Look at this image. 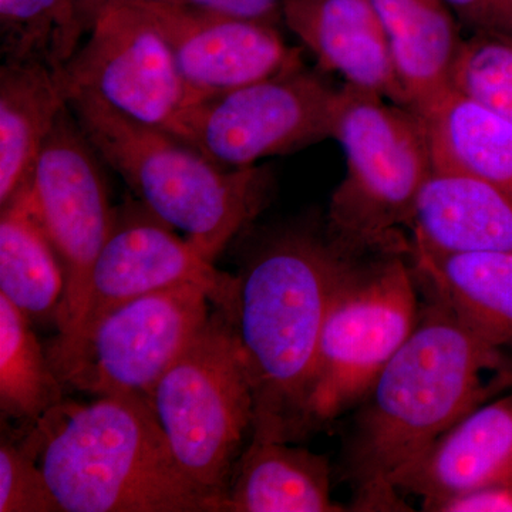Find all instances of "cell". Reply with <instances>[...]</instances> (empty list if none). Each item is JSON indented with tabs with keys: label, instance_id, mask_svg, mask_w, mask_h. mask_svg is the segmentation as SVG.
Here are the masks:
<instances>
[{
	"label": "cell",
	"instance_id": "obj_11",
	"mask_svg": "<svg viewBox=\"0 0 512 512\" xmlns=\"http://www.w3.org/2000/svg\"><path fill=\"white\" fill-rule=\"evenodd\" d=\"M97 153L69 106L20 192L55 248L64 272V293L56 325L66 332L82 308L90 274L109 238L116 210L110 205Z\"/></svg>",
	"mask_w": 512,
	"mask_h": 512
},
{
	"label": "cell",
	"instance_id": "obj_29",
	"mask_svg": "<svg viewBox=\"0 0 512 512\" xmlns=\"http://www.w3.org/2000/svg\"><path fill=\"white\" fill-rule=\"evenodd\" d=\"M433 511L441 512H512L511 487L484 488L474 493L444 501Z\"/></svg>",
	"mask_w": 512,
	"mask_h": 512
},
{
	"label": "cell",
	"instance_id": "obj_20",
	"mask_svg": "<svg viewBox=\"0 0 512 512\" xmlns=\"http://www.w3.org/2000/svg\"><path fill=\"white\" fill-rule=\"evenodd\" d=\"M417 116L434 170L471 175L512 198V121L454 89Z\"/></svg>",
	"mask_w": 512,
	"mask_h": 512
},
{
	"label": "cell",
	"instance_id": "obj_10",
	"mask_svg": "<svg viewBox=\"0 0 512 512\" xmlns=\"http://www.w3.org/2000/svg\"><path fill=\"white\" fill-rule=\"evenodd\" d=\"M339 92L301 64L195 104L180 140L222 167H254L332 138Z\"/></svg>",
	"mask_w": 512,
	"mask_h": 512
},
{
	"label": "cell",
	"instance_id": "obj_30",
	"mask_svg": "<svg viewBox=\"0 0 512 512\" xmlns=\"http://www.w3.org/2000/svg\"><path fill=\"white\" fill-rule=\"evenodd\" d=\"M111 6H130L140 9H163L180 6V0H77V15L84 32H89L94 20Z\"/></svg>",
	"mask_w": 512,
	"mask_h": 512
},
{
	"label": "cell",
	"instance_id": "obj_13",
	"mask_svg": "<svg viewBox=\"0 0 512 512\" xmlns=\"http://www.w3.org/2000/svg\"><path fill=\"white\" fill-rule=\"evenodd\" d=\"M147 10L170 45L185 86L200 103L302 64L298 50L286 45L275 25L183 6Z\"/></svg>",
	"mask_w": 512,
	"mask_h": 512
},
{
	"label": "cell",
	"instance_id": "obj_15",
	"mask_svg": "<svg viewBox=\"0 0 512 512\" xmlns=\"http://www.w3.org/2000/svg\"><path fill=\"white\" fill-rule=\"evenodd\" d=\"M282 20L320 66L345 84L407 107L370 0H286Z\"/></svg>",
	"mask_w": 512,
	"mask_h": 512
},
{
	"label": "cell",
	"instance_id": "obj_12",
	"mask_svg": "<svg viewBox=\"0 0 512 512\" xmlns=\"http://www.w3.org/2000/svg\"><path fill=\"white\" fill-rule=\"evenodd\" d=\"M200 286L214 308L237 323L239 279L215 268L187 238L157 218L143 202L117 208L116 220L94 262L82 308L49 348H62L121 303L171 286Z\"/></svg>",
	"mask_w": 512,
	"mask_h": 512
},
{
	"label": "cell",
	"instance_id": "obj_3",
	"mask_svg": "<svg viewBox=\"0 0 512 512\" xmlns=\"http://www.w3.org/2000/svg\"><path fill=\"white\" fill-rule=\"evenodd\" d=\"M32 424L28 439L64 512H224L180 466L144 397L63 400Z\"/></svg>",
	"mask_w": 512,
	"mask_h": 512
},
{
	"label": "cell",
	"instance_id": "obj_8",
	"mask_svg": "<svg viewBox=\"0 0 512 512\" xmlns=\"http://www.w3.org/2000/svg\"><path fill=\"white\" fill-rule=\"evenodd\" d=\"M210 298L184 284L121 303L62 348L47 349L64 387L148 400L161 376L210 319Z\"/></svg>",
	"mask_w": 512,
	"mask_h": 512
},
{
	"label": "cell",
	"instance_id": "obj_19",
	"mask_svg": "<svg viewBox=\"0 0 512 512\" xmlns=\"http://www.w3.org/2000/svg\"><path fill=\"white\" fill-rule=\"evenodd\" d=\"M69 99L59 72L37 60H5L0 69V207L25 190Z\"/></svg>",
	"mask_w": 512,
	"mask_h": 512
},
{
	"label": "cell",
	"instance_id": "obj_2",
	"mask_svg": "<svg viewBox=\"0 0 512 512\" xmlns=\"http://www.w3.org/2000/svg\"><path fill=\"white\" fill-rule=\"evenodd\" d=\"M356 261L326 234L291 228L266 239L242 264L235 325L254 390L251 439L292 443L308 436L320 333Z\"/></svg>",
	"mask_w": 512,
	"mask_h": 512
},
{
	"label": "cell",
	"instance_id": "obj_18",
	"mask_svg": "<svg viewBox=\"0 0 512 512\" xmlns=\"http://www.w3.org/2000/svg\"><path fill=\"white\" fill-rule=\"evenodd\" d=\"M328 457L289 441L251 439L239 456L224 512L346 511L330 494Z\"/></svg>",
	"mask_w": 512,
	"mask_h": 512
},
{
	"label": "cell",
	"instance_id": "obj_9",
	"mask_svg": "<svg viewBox=\"0 0 512 512\" xmlns=\"http://www.w3.org/2000/svg\"><path fill=\"white\" fill-rule=\"evenodd\" d=\"M59 77L67 99L92 97L128 120L177 138L200 103L185 86L170 45L147 9H104Z\"/></svg>",
	"mask_w": 512,
	"mask_h": 512
},
{
	"label": "cell",
	"instance_id": "obj_5",
	"mask_svg": "<svg viewBox=\"0 0 512 512\" xmlns=\"http://www.w3.org/2000/svg\"><path fill=\"white\" fill-rule=\"evenodd\" d=\"M332 138L346 173L330 200L326 237L350 258L400 252L397 231L412 222L429 177V141L420 117L377 94L340 89Z\"/></svg>",
	"mask_w": 512,
	"mask_h": 512
},
{
	"label": "cell",
	"instance_id": "obj_27",
	"mask_svg": "<svg viewBox=\"0 0 512 512\" xmlns=\"http://www.w3.org/2000/svg\"><path fill=\"white\" fill-rule=\"evenodd\" d=\"M461 25L512 36V0H443Z\"/></svg>",
	"mask_w": 512,
	"mask_h": 512
},
{
	"label": "cell",
	"instance_id": "obj_24",
	"mask_svg": "<svg viewBox=\"0 0 512 512\" xmlns=\"http://www.w3.org/2000/svg\"><path fill=\"white\" fill-rule=\"evenodd\" d=\"M83 33L77 0H0L5 60H37L60 72Z\"/></svg>",
	"mask_w": 512,
	"mask_h": 512
},
{
	"label": "cell",
	"instance_id": "obj_16",
	"mask_svg": "<svg viewBox=\"0 0 512 512\" xmlns=\"http://www.w3.org/2000/svg\"><path fill=\"white\" fill-rule=\"evenodd\" d=\"M410 228L413 248L433 254L512 252V198L471 175L433 168Z\"/></svg>",
	"mask_w": 512,
	"mask_h": 512
},
{
	"label": "cell",
	"instance_id": "obj_28",
	"mask_svg": "<svg viewBox=\"0 0 512 512\" xmlns=\"http://www.w3.org/2000/svg\"><path fill=\"white\" fill-rule=\"evenodd\" d=\"M286 0H180V6L205 15L278 25Z\"/></svg>",
	"mask_w": 512,
	"mask_h": 512
},
{
	"label": "cell",
	"instance_id": "obj_14",
	"mask_svg": "<svg viewBox=\"0 0 512 512\" xmlns=\"http://www.w3.org/2000/svg\"><path fill=\"white\" fill-rule=\"evenodd\" d=\"M512 485V393L488 400L451 427L393 481L426 511L493 487Z\"/></svg>",
	"mask_w": 512,
	"mask_h": 512
},
{
	"label": "cell",
	"instance_id": "obj_25",
	"mask_svg": "<svg viewBox=\"0 0 512 512\" xmlns=\"http://www.w3.org/2000/svg\"><path fill=\"white\" fill-rule=\"evenodd\" d=\"M451 89L512 121V36L476 32L463 39Z\"/></svg>",
	"mask_w": 512,
	"mask_h": 512
},
{
	"label": "cell",
	"instance_id": "obj_1",
	"mask_svg": "<svg viewBox=\"0 0 512 512\" xmlns=\"http://www.w3.org/2000/svg\"><path fill=\"white\" fill-rule=\"evenodd\" d=\"M413 332L359 404L346 448L355 511H404L393 481L458 421L512 386V356L419 279Z\"/></svg>",
	"mask_w": 512,
	"mask_h": 512
},
{
	"label": "cell",
	"instance_id": "obj_26",
	"mask_svg": "<svg viewBox=\"0 0 512 512\" xmlns=\"http://www.w3.org/2000/svg\"><path fill=\"white\" fill-rule=\"evenodd\" d=\"M0 512H64L47 483L39 454L26 437L0 444Z\"/></svg>",
	"mask_w": 512,
	"mask_h": 512
},
{
	"label": "cell",
	"instance_id": "obj_23",
	"mask_svg": "<svg viewBox=\"0 0 512 512\" xmlns=\"http://www.w3.org/2000/svg\"><path fill=\"white\" fill-rule=\"evenodd\" d=\"M63 384L30 319L0 295V410L2 417L36 423L63 402Z\"/></svg>",
	"mask_w": 512,
	"mask_h": 512
},
{
	"label": "cell",
	"instance_id": "obj_7",
	"mask_svg": "<svg viewBox=\"0 0 512 512\" xmlns=\"http://www.w3.org/2000/svg\"><path fill=\"white\" fill-rule=\"evenodd\" d=\"M400 254L359 259L336 288L320 333L309 433L359 406L413 332L420 286Z\"/></svg>",
	"mask_w": 512,
	"mask_h": 512
},
{
	"label": "cell",
	"instance_id": "obj_22",
	"mask_svg": "<svg viewBox=\"0 0 512 512\" xmlns=\"http://www.w3.org/2000/svg\"><path fill=\"white\" fill-rule=\"evenodd\" d=\"M64 272L55 248L18 195L0 212V295L30 320H57Z\"/></svg>",
	"mask_w": 512,
	"mask_h": 512
},
{
	"label": "cell",
	"instance_id": "obj_17",
	"mask_svg": "<svg viewBox=\"0 0 512 512\" xmlns=\"http://www.w3.org/2000/svg\"><path fill=\"white\" fill-rule=\"evenodd\" d=\"M389 43L407 109L421 114L451 89L458 20L443 0H370Z\"/></svg>",
	"mask_w": 512,
	"mask_h": 512
},
{
	"label": "cell",
	"instance_id": "obj_4",
	"mask_svg": "<svg viewBox=\"0 0 512 512\" xmlns=\"http://www.w3.org/2000/svg\"><path fill=\"white\" fill-rule=\"evenodd\" d=\"M69 109L100 160L212 262L268 204L271 173L264 165L222 167L180 138L128 120L92 97H70Z\"/></svg>",
	"mask_w": 512,
	"mask_h": 512
},
{
	"label": "cell",
	"instance_id": "obj_6",
	"mask_svg": "<svg viewBox=\"0 0 512 512\" xmlns=\"http://www.w3.org/2000/svg\"><path fill=\"white\" fill-rule=\"evenodd\" d=\"M147 402L185 473L224 505L254 427L247 356L227 313L215 308Z\"/></svg>",
	"mask_w": 512,
	"mask_h": 512
},
{
	"label": "cell",
	"instance_id": "obj_21",
	"mask_svg": "<svg viewBox=\"0 0 512 512\" xmlns=\"http://www.w3.org/2000/svg\"><path fill=\"white\" fill-rule=\"evenodd\" d=\"M416 274L484 339L512 356V252L433 254L412 248Z\"/></svg>",
	"mask_w": 512,
	"mask_h": 512
}]
</instances>
